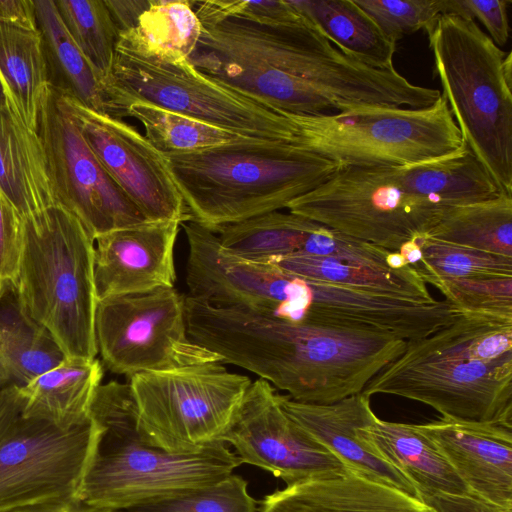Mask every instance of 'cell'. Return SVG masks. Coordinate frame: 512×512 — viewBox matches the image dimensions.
I'll list each match as a JSON object with an SVG mask.
<instances>
[{
	"mask_svg": "<svg viewBox=\"0 0 512 512\" xmlns=\"http://www.w3.org/2000/svg\"><path fill=\"white\" fill-rule=\"evenodd\" d=\"M189 337L227 362L287 392L329 404L361 393L405 349L390 333L292 322L184 297Z\"/></svg>",
	"mask_w": 512,
	"mask_h": 512,
	"instance_id": "1",
	"label": "cell"
},
{
	"mask_svg": "<svg viewBox=\"0 0 512 512\" xmlns=\"http://www.w3.org/2000/svg\"><path fill=\"white\" fill-rule=\"evenodd\" d=\"M362 393L421 402L444 418L512 427V322L462 313L407 341Z\"/></svg>",
	"mask_w": 512,
	"mask_h": 512,
	"instance_id": "2",
	"label": "cell"
},
{
	"mask_svg": "<svg viewBox=\"0 0 512 512\" xmlns=\"http://www.w3.org/2000/svg\"><path fill=\"white\" fill-rule=\"evenodd\" d=\"M164 156L190 221L211 230L280 211L340 168L296 143L254 138Z\"/></svg>",
	"mask_w": 512,
	"mask_h": 512,
	"instance_id": "3",
	"label": "cell"
},
{
	"mask_svg": "<svg viewBox=\"0 0 512 512\" xmlns=\"http://www.w3.org/2000/svg\"><path fill=\"white\" fill-rule=\"evenodd\" d=\"M90 416L102 435L79 500L91 506L122 511L213 484L242 464L225 443L186 453L152 446L138 429L129 383L100 384Z\"/></svg>",
	"mask_w": 512,
	"mask_h": 512,
	"instance_id": "4",
	"label": "cell"
},
{
	"mask_svg": "<svg viewBox=\"0 0 512 512\" xmlns=\"http://www.w3.org/2000/svg\"><path fill=\"white\" fill-rule=\"evenodd\" d=\"M23 310L45 327L67 358H96L94 240L56 204L22 219V248L12 284Z\"/></svg>",
	"mask_w": 512,
	"mask_h": 512,
	"instance_id": "5",
	"label": "cell"
},
{
	"mask_svg": "<svg viewBox=\"0 0 512 512\" xmlns=\"http://www.w3.org/2000/svg\"><path fill=\"white\" fill-rule=\"evenodd\" d=\"M434 75L463 141L502 190L512 193V78L504 70L507 52L478 24L441 15L426 32Z\"/></svg>",
	"mask_w": 512,
	"mask_h": 512,
	"instance_id": "6",
	"label": "cell"
},
{
	"mask_svg": "<svg viewBox=\"0 0 512 512\" xmlns=\"http://www.w3.org/2000/svg\"><path fill=\"white\" fill-rule=\"evenodd\" d=\"M316 33L312 24L269 27L236 17L202 22L188 60L212 79L283 112L344 111L302 78L303 53Z\"/></svg>",
	"mask_w": 512,
	"mask_h": 512,
	"instance_id": "7",
	"label": "cell"
},
{
	"mask_svg": "<svg viewBox=\"0 0 512 512\" xmlns=\"http://www.w3.org/2000/svg\"><path fill=\"white\" fill-rule=\"evenodd\" d=\"M105 86L114 118L122 119L128 106L142 102L250 138L296 139L286 112L212 79L188 59L163 61L116 46Z\"/></svg>",
	"mask_w": 512,
	"mask_h": 512,
	"instance_id": "8",
	"label": "cell"
},
{
	"mask_svg": "<svg viewBox=\"0 0 512 512\" xmlns=\"http://www.w3.org/2000/svg\"><path fill=\"white\" fill-rule=\"evenodd\" d=\"M293 143L340 167H400L435 159L464 143L441 94L426 108L357 107L321 115L287 113Z\"/></svg>",
	"mask_w": 512,
	"mask_h": 512,
	"instance_id": "9",
	"label": "cell"
},
{
	"mask_svg": "<svg viewBox=\"0 0 512 512\" xmlns=\"http://www.w3.org/2000/svg\"><path fill=\"white\" fill-rule=\"evenodd\" d=\"M101 435L91 416L68 430L26 417L16 386L0 388V511L79 500Z\"/></svg>",
	"mask_w": 512,
	"mask_h": 512,
	"instance_id": "10",
	"label": "cell"
},
{
	"mask_svg": "<svg viewBox=\"0 0 512 512\" xmlns=\"http://www.w3.org/2000/svg\"><path fill=\"white\" fill-rule=\"evenodd\" d=\"M286 208L352 238L399 252L427 235L449 207L405 190L396 167L346 166Z\"/></svg>",
	"mask_w": 512,
	"mask_h": 512,
	"instance_id": "11",
	"label": "cell"
},
{
	"mask_svg": "<svg viewBox=\"0 0 512 512\" xmlns=\"http://www.w3.org/2000/svg\"><path fill=\"white\" fill-rule=\"evenodd\" d=\"M129 379L142 437L176 453L224 443L252 382L220 363L140 373Z\"/></svg>",
	"mask_w": 512,
	"mask_h": 512,
	"instance_id": "12",
	"label": "cell"
},
{
	"mask_svg": "<svg viewBox=\"0 0 512 512\" xmlns=\"http://www.w3.org/2000/svg\"><path fill=\"white\" fill-rule=\"evenodd\" d=\"M95 340L104 366L128 378L147 372L222 363L188 335L184 296L174 287L97 301Z\"/></svg>",
	"mask_w": 512,
	"mask_h": 512,
	"instance_id": "13",
	"label": "cell"
},
{
	"mask_svg": "<svg viewBox=\"0 0 512 512\" xmlns=\"http://www.w3.org/2000/svg\"><path fill=\"white\" fill-rule=\"evenodd\" d=\"M56 200L95 241L114 230L148 222L107 173L50 87L37 120Z\"/></svg>",
	"mask_w": 512,
	"mask_h": 512,
	"instance_id": "14",
	"label": "cell"
},
{
	"mask_svg": "<svg viewBox=\"0 0 512 512\" xmlns=\"http://www.w3.org/2000/svg\"><path fill=\"white\" fill-rule=\"evenodd\" d=\"M54 91L101 165L148 222L190 221L164 154L122 119Z\"/></svg>",
	"mask_w": 512,
	"mask_h": 512,
	"instance_id": "15",
	"label": "cell"
},
{
	"mask_svg": "<svg viewBox=\"0 0 512 512\" xmlns=\"http://www.w3.org/2000/svg\"><path fill=\"white\" fill-rule=\"evenodd\" d=\"M222 441L242 464L261 468L286 485L353 471L284 412L278 393L262 379L251 382Z\"/></svg>",
	"mask_w": 512,
	"mask_h": 512,
	"instance_id": "16",
	"label": "cell"
},
{
	"mask_svg": "<svg viewBox=\"0 0 512 512\" xmlns=\"http://www.w3.org/2000/svg\"><path fill=\"white\" fill-rule=\"evenodd\" d=\"M181 223L145 222L99 236L94 241L97 300L174 287V247Z\"/></svg>",
	"mask_w": 512,
	"mask_h": 512,
	"instance_id": "17",
	"label": "cell"
},
{
	"mask_svg": "<svg viewBox=\"0 0 512 512\" xmlns=\"http://www.w3.org/2000/svg\"><path fill=\"white\" fill-rule=\"evenodd\" d=\"M415 426L437 446L472 495L512 511V427L444 417Z\"/></svg>",
	"mask_w": 512,
	"mask_h": 512,
	"instance_id": "18",
	"label": "cell"
},
{
	"mask_svg": "<svg viewBox=\"0 0 512 512\" xmlns=\"http://www.w3.org/2000/svg\"><path fill=\"white\" fill-rule=\"evenodd\" d=\"M278 401L296 424L351 470L418 498L414 484L361 435L360 429L377 417L371 409L369 396L361 392L329 404H310L278 394Z\"/></svg>",
	"mask_w": 512,
	"mask_h": 512,
	"instance_id": "19",
	"label": "cell"
},
{
	"mask_svg": "<svg viewBox=\"0 0 512 512\" xmlns=\"http://www.w3.org/2000/svg\"><path fill=\"white\" fill-rule=\"evenodd\" d=\"M258 512H430L418 499L354 471L286 485Z\"/></svg>",
	"mask_w": 512,
	"mask_h": 512,
	"instance_id": "20",
	"label": "cell"
},
{
	"mask_svg": "<svg viewBox=\"0 0 512 512\" xmlns=\"http://www.w3.org/2000/svg\"><path fill=\"white\" fill-rule=\"evenodd\" d=\"M0 192L22 219L56 205L38 134L9 104L0 107Z\"/></svg>",
	"mask_w": 512,
	"mask_h": 512,
	"instance_id": "21",
	"label": "cell"
},
{
	"mask_svg": "<svg viewBox=\"0 0 512 512\" xmlns=\"http://www.w3.org/2000/svg\"><path fill=\"white\" fill-rule=\"evenodd\" d=\"M103 377L96 358H65L28 384L16 387L26 417L49 422L61 429H72L90 419V406Z\"/></svg>",
	"mask_w": 512,
	"mask_h": 512,
	"instance_id": "22",
	"label": "cell"
},
{
	"mask_svg": "<svg viewBox=\"0 0 512 512\" xmlns=\"http://www.w3.org/2000/svg\"><path fill=\"white\" fill-rule=\"evenodd\" d=\"M364 440L416 487L472 495L437 446L415 424L378 417L360 429Z\"/></svg>",
	"mask_w": 512,
	"mask_h": 512,
	"instance_id": "23",
	"label": "cell"
},
{
	"mask_svg": "<svg viewBox=\"0 0 512 512\" xmlns=\"http://www.w3.org/2000/svg\"><path fill=\"white\" fill-rule=\"evenodd\" d=\"M396 170L405 190L448 207L488 200L504 191L465 142L450 154Z\"/></svg>",
	"mask_w": 512,
	"mask_h": 512,
	"instance_id": "24",
	"label": "cell"
},
{
	"mask_svg": "<svg viewBox=\"0 0 512 512\" xmlns=\"http://www.w3.org/2000/svg\"><path fill=\"white\" fill-rule=\"evenodd\" d=\"M65 354L21 307L12 285L0 299V385L22 387L59 365Z\"/></svg>",
	"mask_w": 512,
	"mask_h": 512,
	"instance_id": "25",
	"label": "cell"
},
{
	"mask_svg": "<svg viewBox=\"0 0 512 512\" xmlns=\"http://www.w3.org/2000/svg\"><path fill=\"white\" fill-rule=\"evenodd\" d=\"M50 87L110 116L105 83L66 31L54 0H33Z\"/></svg>",
	"mask_w": 512,
	"mask_h": 512,
	"instance_id": "26",
	"label": "cell"
},
{
	"mask_svg": "<svg viewBox=\"0 0 512 512\" xmlns=\"http://www.w3.org/2000/svg\"><path fill=\"white\" fill-rule=\"evenodd\" d=\"M0 79L8 104L36 131L39 111L50 89L38 27L0 24Z\"/></svg>",
	"mask_w": 512,
	"mask_h": 512,
	"instance_id": "27",
	"label": "cell"
},
{
	"mask_svg": "<svg viewBox=\"0 0 512 512\" xmlns=\"http://www.w3.org/2000/svg\"><path fill=\"white\" fill-rule=\"evenodd\" d=\"M345 55L376 69H392L396 44L389 41L354 0H290Z\"/></svg>",
	"mask_w": 512,
	"mask_h": 512,
	"instance_id": "28",
	"label": "cell"
},
{
	"mask_svg": "<svg viewBox=\"0 0 512 512\" xmlns=\"http://www.w3.org/2000/svg\"><path fill=\"white\" fill-rule=\"evenodd\" d=\"M281 270L313 281L327 282L419 301H434L426 283L412 268L361 265L308 254H292L270 262Z\"/></svg>",
	"mask_w": 512,
	"mask_h": 512,
	"instance_id": "29",
	"label": "cell"
},
{
	"mask_svg": "<svg viewBox=\"0 0 512 512\" xmlns=\"http://www.w3.org/2000/svg\"><path fill=\"white\" fill-rule=\"evenodd\" d=\"M201 35L193 1L151 0L136 26L119 34L117 46L163 61L188 59Z\"/></svg>",
	"mask_w": 512,
	"mask_h": 512,
	"instance_id": "30",
	"label": "cell"
},
{
	"mask_svg": "<svg viewBox=\"0 0 512 512\" xmlns=\"http://www.w3.org/2000/svg\"><path fill=\"white\" fill-rule=\"evenodd\" d=\"M316 223L289 211H273L212 231L224 253L247 261L270 263L302 253L306 237Z\"/></svg>",
	"mask_w": 512,
	"mask_h": 512,
	"instance_id": "31",
	"label": "cell"
},
{
	"mask_svg": "<svg viewBox=\"0 0 512 512\" xmlns=\"http://www.w3.org/2000/svg\"><path fill=\"white\" fill-rule=\"evenodd\" d=\"M425 237L512 258V193L449 207Z\"/></svg>",
	"mask_w": 512,
	"mask_h": 512,
	"instance_id": "32",
	"label": "cell"
},
{
	"mask_svg": "<svg viewBox=\"0 0 512 512\" xmlns=\"http://www.w3.org/2000/svg\"><path fill=\"white\" fill-rule=\"evenodd\" d=\"M126 116L142 124L146 139L164 155L250 139L149 103L131 104L124 111Z\"/></svg>",
	"mask_w": 512,
	"mask_h": 512,
	"instance_id": "33",
	"label": "cell"
},
{
	"mask_svg": "<svg viewBox=\"0 0 512 512\" xmlns=\"http://www.w3.org/2000/svg\"><path fill=\"white\" fill-rule=\"evenodd\" d=\"M54 3L69 36L106 85L119 32L105 0H54Z\"/></svg>",
	"mask_w": 512,
	"mask_h": 512,
	"instance_id": "34",
	"label": "cell"
},
{
	"mask_svg": "<svg viewBox=\"0 0 512 512\" xmlns=\"http://www.w3.org/2000/svg\"><path fill=\"white\" fill-rule=\"evenodd\" d=\"M417 242L420 257L412 268L426 284L447 278L512 277V258L425 236Z\"/></svg>",
	"mask_w": 512,
	"mask_h": 512,
	"instance_id": "35",
	"label": "cell"
},
{
	"mask_svg": "<svg viewBox=\"0 0 512 512\" xmlns=\"http://www.w3.org/2000/svg\"><path fill=\"white\" fill-rule=\"evenodd\" d=\"M248 482L230 474L213 484L122 510V512H258Z\"/></svg>",
	"mask_w": 512,
	"mask_h": 512,
	"instance_id": "36",
	"label": "cell"
},
{
	"mask_svg": "<svg viewBox=\"0 0 512 512\" xmlns=\"http://www.w3.org/2000/svg\"><path fill=\"white\" fill-rule=\"evenodd\" d=\"M432 285L461 313L512 322V277L447 278Z\"/></svg>",
	"mask_w": 512,
	"mask_h": 512,
	"instance_id": "37",
	"label": "cell"
},
{
	"mask_svg": "<svg viewBox=\"0 0 512 512\" xmlns=\"http://www.w3.org/2000/svg\"><path fill=\"white\" fill-rule=\"evenodd\" d=\"M391 42L425 30L445 14V0H354Z\"/></svg>",
	"mask_w": 512,
	"mask_h": 512,
	"instance_id": "38",
	"label": "cell"
},
{
	"mask_svg": "<svg viewBox=\"0 0 512 512\" xmlns=\"http://www.w3.org/2000/svg\"><path fill=\"white\" fill-rule=\"evenodd\" d=\"M193 9L201 23L236 17L269 27L311 24L290 0L193 1Z\"/></svg>",
	"mask_w": 512,
	"mask_h": 512,
	"instance_id": "39",
	"label": "cell"
},
{
	"mask_svg": "<svg viewBox=\"0 0 512 512\" xmlns=\"http://www.w3.org/2000/svg\"><path fill=\"white\" fill-rule=\"evenodd\" d=\"M510 0H445V14L465 19H477L499 47L509 38L508 8Z\"/></svg>",
	"mask_w": 512,
	"mask_h": 512,
	"instance_id": "40",
	"label": "cell"
},
{
	"mask_svg": "<svg viewBox=\"0 0 512 512\" xmlns=\"http://www.w3.org/2000/svg\"><path fill=\"white\" fill-rule=\"evenodd\" d=\"M22 248V218L0 192V280L12 285Z\"/></svg>",
	"mask_w": 512,
	"mask_h": 512,
	"instance_id": "41",
	"label": "cell"
},
{
	"mask_svg": "<svg viewBox=\"0 0 512 512\" xmlns=\"http://www.w3.org/2000/svg\"><path fill=\"white\" fill-rule=\"evenodd\" d=\"M418 499L430 512H512L474 495L417 489Z\"/></svg>",
	"mask_w": 512,
	"mask_h": 512,
	"instance_id": "42",
	"label": "cell"
},
{
	"mask_svg": "<svg viewBox=\"0 0 512 512\" xmlns=\"http://www.w3.org/2000/svg\"><path fill=\"white\" fill-rule=\"evenodd\" d=\"M151 0H105L116 28L120 33L134 28Z\"/></svg>",
	"mask_w": 512,
	"mask_h": 512,
	"instance_id": "43",
	"label": "cell"
},
{
	"mask_svg": "<svg viewBox=\"0 0 512 512\" xmlns=\"http://www.w3.org/2000/svg\"><path fill=\"white\" fill-rule=\"evenodd\" d=\"M0 24L36 28L33 0H0Z\"/></svg>",
	"mask_w": 512,
	"mask_h": 512,
	"instance_id": "44",
	"label": "cell"
},
{
	"mask_svg": "<svg viewBox=\"0 0 512 512\" xmlns=\"http://www.w3.org/2000/svg\"><path fill=\"white\" fill-rule=\"evenodd\" d=\"M0 512H122L119 510L99 508L86 504L81 500L41 503L18 507Z\"/></svg>",
	"mask_w": 512,
	"mask_h": 512,
	"instance_id": "45",
	"label": "cell"
},
{
	"mask_svg": "<svg viewBox=\"0 0 512 512\" xmlns=\"http://www.w3.org/2000/svg\"><path fill=\"white\" fill-rule=\"evenodd\" d=\"M7 105H8L7 97H6L4 87H3L1 79H0V107H4Z\"/></svg>",
	"mask_w": 512,
	"mask_h": 512,
	"instance_id": "46",
	"label": "cell"
},
{
	"mask_svg": "<svg viewBox=\"0 0 512 512\" xmlns=\"http://www.w3.org/2000/svg\"><path fill=\"white\" fill-rule=\"evenodd\" d=\"M3 289H4V284H3V282L0 280V296H1L2 292H3Z\"/></svg>",
	"mask_w": 512,
	"mask_h": 512,
	"instance_id": "47",
	"label": "cell"
}]
</instances>
